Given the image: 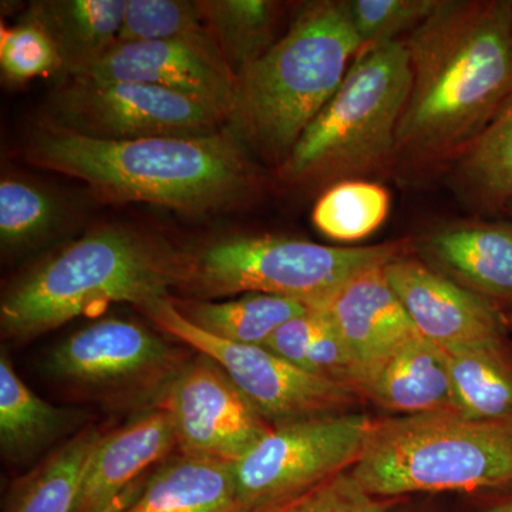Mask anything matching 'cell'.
Returning <instances> with one entry per match:
<instances>
[{
  "label": "cell",
  "instance_id": "1",
  "mask_svg": "<svg viewBox=\"0 0 512 512\" xmlns=\"http://www.w3.org/2000/svg\"><path fill=\"white\" fill-rule=\"evenodd\" d=\"M403 43L410 87L392 178L421 187L446 177L512 96V0H440Z\"/></svg>",
  "mask_w": 512,
  "mask_h": 512
},
{
  "label": "cell",
  "instance_id": "2",
  "mask_svg": "<svg viewBox=\"0 0 512 512\" xmlns=\"http://www.w3.org/2000/svg\"><path fill=\"white\" fill-rule=\"evenodd\" d=\"M30 158L117 200L184 211L231 204L256 185L247 151L229 131L109 141L55 128L36 138Z\"/></svg>",
  "mask_w": 512,
  "mask_h": 512
},
{
  "label": "cell",
  "instance_id": "3",
  "mask_svg": "<svg viewBox=\"0 0 512 512\" xmlns=\"http://www.w3.org/2000/svg\"><path fill=\"white\" fill-rule=\"evenodd\" d=\"M360 50L346 0L305 3L285 35L237 77L229 133L281 167Z\"/></svg>",
  "mask_w": 512,
  "mask_h": 512
},
{
  "label": "cell",
  "instance_id": "4",
  "mask_svg": "<svg viewBox=\"0 0 512 512\" xmlns=\"http://www.w3.org/2000/svg\"><path fill=\"white\" fill-rule=\"evenodd\" d=\"M187 262L126 229L103 228L64 248L13 286L0 306L3 333L32 339L69 320L127 302L138 309L168 298Z\"/></svg>",
  "mask_w": 512,
  "mask_h": 512
},
{
  "label": "cell",
  "instance_id": "5",
  "mask_svg": "<svg viewBox=\"0 0 512 512\" xmlns=\"http://www.w3.org/2000/svg\"><path fill=\"white\" fill-rule=\"evenodd\" d=\"M350 476L372 497L484 493L512 485V420L457 412L372 420Z\"/></svg>",
  "mask_w": 512,
  "mask_h": 512
},
{
  "label": "cell",
  "instance_id": "6",
  "mask_svg": "<svg viewBox=\"0 0 512 512\" xmlns=\"http://www.w3.org/2000/svg\"><path fill=\"white\" fill-rule=\"evenodd\" d=\"M410 87L403 40L366 47L279 167L291 183L392 177L397 127Z\"/></svg>",
  "mask_w": 512,
  "mask_h": 512
},
{
  "label": "cell",
  "instance_id": "7",
  "mask_svg": "<svg viewBox=\"0 0 512 512\" xmlns=\"http://www.w3.org/2000/svg\"><path fill=\"white\" fill-rule=\"evenodd\" d=\"M413 252V237L367 247H329L271 235L232 237L187 262L184 282L211 298L265 293L316 306L356 275Z\"/></svg>",
  "mask_w": 512,
  "mask_h": 512
},
{
  "label": "cell",
  "instance_id": "8",
  "mask_svg": "<svg viewBox=\"0 0 512 512\" xmlns=\"http://www.w3.org/2000/svg\"><path fill=\"white\" fill-rule=\"evenodd\" d=\"M141 311L168 335L217 363L272 427L309 417L353 413L363 403L350 387L313 376L265 346L239 345L205 332L185 318L170 298Z\"/></svg>",
  "mask_w": 512,
  "mask_h": 512
},
{
  "label": "cell",
  "instance_id": "9",
  "mask_svg": "<svg viewBox=\"0 0 512 512\" xmlns=\"http://www.w3.org/2000/svg\"><path fill=\"white\" fill-rule=\"evenodd\" d=\"M372 419L360 413L330 414L272 427L235 463L238 505L271 503L303 493L352 470Z\"/></svg>",
  "mask_w": 512,
  "mask_h": 512
},
{
  "label": "cell",
  "instance_id": "10",
  "mask_svg": "<svg viewBox=\"0 0 512 512\" xmlns=\"http://www.w3.org/2000/svg\"><path fill=\"white\" fill-rule=\"evenodd\" d=\"M52 111L56 130L109 141L212 136L228 121L204 101L146 83L73 80Z\"/></svg>",
  "mask_w": 512,
  "mask_h": 512
},
{
  "label": "cell",
  "instance_id": "11",
  "mask_svg": "<svg viewBox=\"0 0 512 512\" xmlns=\"http://www.w3.org/2000/svg\"><path fill=\"white\" fill-rule=\"evenodd\" d=\"M163 409L173 420L178 447L188 456L238 463L272 430L224 370L208 357L177 376Z\"/></svg>",
  "mask_w": 512,
  "mask_h": 512
},
{
  "label": "cell",
  "instance_id": "12",
  "mask_svg": "<svg viewBox=\"0 0 512 512\" xmlns=\"http://www.w3.org/2000/svg\"><path fill=\"white\" fill-rule=\"evenodd\" d=\"M72 79L153 84L204 101L227 119L237 89V77L224 57L178 42H117Z\"/></svg>",
  "mask_w": 512,
  "mask_h": 512
},
{
  "label": "cell",
  "instance_id": "13",
  "mask_svg": "<svg viewBox=\"0 0 512 512\" xmlns=\"http://www.w3.org/2000/svg\"><path fill=\"white\" fill-rule=\"evenodd\" d=\"M384 274L417 332L441 348L508 335L503 313L414 254L394 259L384 266Z\"/></svg>",
  "mask_w": 512,
  "mask_h": 512
},
{
  "label": "cell",
  "instance_id": "14",
  "mask_svg": "<svg viewBox=\"0 0 512 512\" xmlns=\"http://www.w3.org/2000/svg\"><path fill=\"white\" fill-rule=\"evenodd\" d=\"M424 264L480 296L497 311L512 309V224L447 222L413 237Z\"/></svg>",
  "mask_w": 512,
  "mask_h": 512
},
{
  "label": "cell",
  "instance_id": "15",
  "mask_svg": "<svg viewBox=\"0 0 512 512\" xmlns=\"http://www.w3.org/2000/svg\"><path fill=\"white\" fill-rule=\"evenodd\" d=\"M316 306L338 330L359 379L370 366L420 335L384 274V266L356 275Z\"/></svg>",
  "mask_w": 512,
  "mask_h": 512
},
{
  "label": "cell",
  "instance_id": "16",
  "mask_svg": "<svg viewBox=\"0 0 512 512\" xmlns=\"http://www.w3.org/2000/svg\"><path fill=\"white\" fill-rule=\"evenodd\" d=\"M357 394L386 412H457L446 349L421 335L370 366L360 376Z\"/></svg>",
  "mask_w": 512,
  "mask_h": 512
},
{
  "label": "cell",
  "instance_id": "17",
  "mask_svg": "<svg viewBox=\"0 0 512 512\" xmlns=\"http://www.w3.org/2000/svg\"><path fill=\"white\" fill-rule=\"evenodd\" d=\"M170 349L150 330L123 319H104L64 340L50 356V370L89 384L121 382L167 362Z\"/></svg>",
  "mask_w": 512,
  "mask_h": 512
},
{
  "label": "cell",
  "instance_id": "18",
  "mask_svg": "<svg viewBox=\"0 0 512 512\" xmlns=\"http://www.w3.org/2000/svg\"><path fill=\"white\" fill-rule=\"evenodd\" d=\"M177 437L167 410L146 414L103 437L84 471L74 512H99L107 507L151 464L167 456Z\"/></svg>",
  "mask_w": 512,
  "mask_h": 512
},
{
  "label": "cell",
  "instance_id": "19",
  "mask_svg": "<svg viewBox=\"0 0 512 512\" xmlns=\"http://www.w3.org/2000/svg\"><path fill=\"white\" fill-rule=\"evenodd\" d=\"M124 12L126 0H49L33 3L29 18L46 30L72 77L116 45Z\"/></svg>",
  "mask_w": 512,
  "mask_h": 512
},
{
  "label": "cell",
  "instance_id": "20",
  "mask_svg": "<svg viewBox=\"0 0 512 512\" xmlns=\"http://www.w3.org/2000/svg\"><path fill=\"white\" fill-rule=\"evenodd\" d=\"M237 505L235 463L183 454L147 480L124 512H231Z\"/></svg>",
  "mask_w": 512,
  "mask_h": 512
},
{
  "label": "cell",
  "instance_id": "21",
  "mask_svg": "<svg viewBox=\"0 0 512 512\" xmlns=\"http://www.w3.org/2000/svg\"><path fill=\"white\" fill-rule=\"evenodd\" d=\"M450 190L480 215L504 211L512 198V96L447 171Z\"/></svg>",
  "mask_w": 512,
  "mask_h": 512
},
{
  "label": "cell",
  "instance_id": "22",
  "mask_svg": "<svg viewBox=\"0 0 512 512\" xmlns=\"http://www.w3.org/2000/svg\"><path fill=\"white\" fill-rule=\"evenodd\" d=\"M458 413L512 420V342L508 335L446 349Z\"/></svg>",
  "mask_w": 512,
  "mask_h": 512
},
{
  "label": "cell",
  "instance_id": "23",
  "mask_svg": "<svg viewBox=\"0 0 512 512\" xmlns=\"http://www.w3.org/2000/svg\"><path fill=\"white\" fill-rule=\"evenodd\" d=\"M265 348L313 376L356 392L359 372L355 362L332 320L319 306L286 322L265 343Z\"/></svg>",
  "mask_w": 512,
  "mask_h": 512
},
{
  "label": "cell",
  "instance_id": "24",
  "mask_svg": "<svg viewBox=\"0 0 512 512\" xmlns=\"http://www.w3.org/2000/svg\"><path fill=\"white\" fill-rule=\"evenodd\" d=\"M311 308L298 299L245 293L229 302L194 303L184 316L217 338L239 345L265 346L276 330Z\"/></svg>",
  "mask_w": 512,
  "mask_h": 512
},
{
  "label": "cell",
  "instance_id": "25",
  "mask_svg": "<svg viewBox=\"0 0 512 512\" xmlns=\"http://www.w3.org/2000/svg\"><path fill=\"white\" fill-rule=\"evenodd\" d=\"M202 16L235 77L276 43L278 3L268 0H204Z\"/></svg>",
  "mask_w": 512,
  "mask_h": 512
},
{
  "label": "cell",
  "instance_id": "26",
  "mask_svg": "<svg viewBox=\"0 0 512 512\" xmlns=\"http://www.w3.org/2000/svg\"><path fill=\"white\" fill-rule=\"evenodd\" d=\"M74 414L40 399L16 375L9 360H0V441L10 457L22 458L56 439Z\"/></svg>",
  "mask_w": 512,
  "mask_h": 512
},
{
  "label": "cell",
  "instance_id": "27",
  "mask_svg": "<svg viewBox=\"0 0 512 512\" xmlns=\"http://www.w3.org/2000/svg\"><path fill=\"white\" fill-rule=\"evenodd\" d=\"M100 439L96 429L80 431L16 488L6 512H74L84 471Z\"/></svg>",
  "mask_w": 512,
  "mask_h": 512
},
{
  "label": "cell",
  "instance_id": "28",
  "mask_svg": "<svg viewBox=\"0 0 512 512\" xmlns=\"http://www.w3.org/2000/svg\"><path fill=\"white\" fill-rule=\"evenodd\" d=\"M390 202V192L377 181H340L320 195L313 208V225L338 242L362 241L382 227Z\"/></svg>",
  "mask_w": 512,
  "mask_h": 512
},
{
  "label": "cell",
  "instance_id": "29",
  "mask_svg": "<svg viewBox=\"0 0 512 512\" xmlns=\"http://www.w3.org/2000/svg\"><path fill=\"white\" fill-rule=\"evenodd\" d=\"M117 42H178L222 56L202 16L187 0H126Z\"/></svg>",
  "mask_w": 512,
  "mask_h": 512
},
{
  "label": "cell",
  "instance_id": "30",
  "mask_svg": "<svg viewBox=\"0 0 512 512\" xmlns=\"http://www.w3.org/2000/svg\"><path fill=\"white\" fill-rule=\"evenodd\" d=\"M60 220L55 198L36 185L3 178L0 183V239L18 249L46 237Z\"/></svg>",
  "mask_w": 512,
  "mask_h": 512
},
{
  "label": "cell",
  "instance_id": "31",
  "mask_svg": "<svg viewBox=\"0 0 512 512\" xmlns=\"http://www.w3.org/2000/svg\"><path fill=\"white\" fill-rule=\"evenodd\" d=\"M440 0H346L362 49L399 42L423 25Z\"/></svg>",
  "mask_w": 512,
  "mask_h": 512
},
{
  "label": "cell",
  "instance_id": "32",
  "mask_svg": "<svg viewBox=\"0 0 512 512\" xmlns=\"http://www.w3.org/2000/svg\"><path fill=\"white\" fill-rule=\"evenodd\" d=\"M400 503L372 497L346 471L303 493L271 503L237 505L231 512H393Z\"/></svg>",
  "mask_w": 512,
  "mask_h": 512
},
{
  "label": "cell",
  "instance_id": "33",
  "mask_svg": "<svg viewBox=\"0 0 512 512\" xmlns=\"http://www.w3.org/2000/svg\"><path fill=\"white\" fill-rule=\"evenodd\" d=\"M0 66L6 79L15 83L62 70L55 43L46 30L30 18L15 28H2Z\"/></svg>",
  "mask_w": 512,
  "mask_h": 512
},
{
  "label": "cell",
  "instance_id": "34",
  "mask_svg": "<svg viewBox=\"0 0 512 512\" xmlns=\"http://www.w3.org/2000/svg\"><path fill=\"white\" fill-rule=\"evenodd\" d=\"M144 485H146V481H144L143 478H140V480H137L136 483H133L130 485V487H127L126 490H124L123 493H121L119 497L116 498V500L111 501L107 507H104L103 510H100L99 512L126 511L127 508L137 500L138 495H140L141 491H143Z\"/></svg>",
  "mask_w": 512,
  "mask_h": 512
},
{
  "label": "cell",
  "instance_id": "35",
  "mask_svg": "<svg viewBox=\"0 0 512 512\" xmlns=\"http://www.w3.org/2000/svg\"><path fill=\"white\" fill-rule=\"evenodd\" d=\"M487 493L491 498L480 512H512V485L487 491Z\"/></svg>",
  "mask_w": 512,
  "mask_h": 512
},
{
  "label": "cell",
  "instance_id": "36",
  "mask_svg": "<svg viewBox=\"0 0 512 512\" xmlns=\"http://www.w3.org/2000/svg\"><path fill=\"white\" fill-rule=\"evenodd\" d=\"M503 212L504 214H507L508 217H510L512 220V198L510 201L507 202V205H505Z\"/></svg>",
  "mask_w": 512,
  "mask_h": 512
},
{
  "label": "cell",
  "instance_id": "37",
  "mask_svg": "<svg viewBox=\"0 0 512 512\" xmlns=\"http://www.w3.org/2000/svg\"><path fill=\"white\" fill-rule=\"evenodd\" d=\"M505 319H507L508 329H512V309L505 315Z\"/></svg>",
  "mask_w": 512,
  "mask_h": 512
},
{
  "label": "cell",
  "instance_id": "38",
  "mask_svg": "<svg viewBox=\"0 0 512 512\" xmlns=\"http://www.w3.org/2000/svg\"><path fill=\"white\" fill-rule=\"evenodd\" d=\"M394 510H396V508H394ZM394 510H393V511H394Z\"/></svg>",
  "mask_w": 512,
  "mask_h": 512
}]
</instances>
